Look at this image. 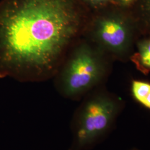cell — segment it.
<instances>
[{
    "mask_svg": "<svg viewBox=\"0 0 150 150\" xmlns=\"http://www.w3.org/2000/svg\"><path fill=\"white\" fill-rule=\"evenodd\" d=\"M88 20L80 0L0 1V79L54 78Z\"/></svg>",
    "mask_w": 150,
    "mask_h": 150,
    "instance_id": "6da1fadb",
    "label": "cell"
},
{
    "mask_svg": "<svg viewBox=\"0 0 150 150\" xmlns=\"http://www.w3.org/2000/svg\"><path fill=\"white\" fill-rule=\"evenodd\" d=\"M108 72L107 54L86 38H80L54 76V85L63 97L79 101L103 85Z\"/></svg>",
    "mask_w": 150,
    "mask_h": 150,
    "instance_id": "7a4b0ae2",
    "label": "cell"
},
{
    "mask_svg": "<svg viewBox=\"0 0 150 150\" xmlns=\"http://www.w3.org/2000/svg\"><path fill=\"white\" fill-rule=\"evenodd\" d=\"M71 119L72 140L69 150H90L110 134L123 103L99 86L83 97Z\"/></svg>",
    "mask_w": 150,
    "mask_h": 150,
    "instance_id": "3957f363",
    "label": "cell"
},
{
    "mask_svg": "<svg viewBox=\"0 0 150 150\" xmlns=\"http://www.w3.org/2000/svg\"><path fill=\"white\" fill-rule=\"evenodd\" d=\"M133 25L118 13L100 12L88 18L82 36L107 56H123L132 44Z\"/></svg>",
    "mask_w": 150,
    "mask_h": 150,
    "instance_id": "277c9868",
    "label": "cell"
},
{
    "mask_svg": "<svg viewBox=\"0 0 150 150\" xmlns=\"http://www.w3.org/2000/svg\"><path fill=\"white\" fill-rule=\"evenodd\" d=\"M137 69L147 74L150 72V38L140 41L137 44V52L131 57Z\"/></svg>",
    "mask_w": 150,
    "mask_h": 150,
    "instance_id": "5b68a950",
    "label": "cell"
},
{
    "mask_svg": "<svg viewBox=\"0 0 150 150\" xmlns=\"http://www.w3.org/2000/svg\"><path fill=\"white\" fill-rule=\"evenodd\" d=\"M131 93L134 100L142 106L150 110V83L134 80L131 83Z\"/></svg>",
    "mask_w": 150,
    "mask_h": 150,
    "instance_id": "8992f818",
    "label": "cell"
},
{
    "mask_svg": "<svg viewBox=\"0 0 150 150\" xmlns=\"http://www.w3.org/2000/svg\"><path fill=\"white\" fill-rule=\"evenodd\" d=\"M110 0H80L81 2L92 8L100 10L107 5Z\"/></svg>",
    "mask_w": 150,
    "mask_h": 150,
    "instance_id": "52a82bcc",
    "label": "cell"
},
{
    "mask_svg": "<svg viewBox=\"0 0 150 150\" xmlns=\"http://www.w3.org/2000/svg\"><path fill=\"white\" fill-rule=\"evenodd\" d=\"M145 21L146 24L150 27V0H146L145 5Z\"/></svg>",
    "mask_w": 150,
    "mask_h": 150,
    "instance_id": "ba28073f",
    "label": "cell"
},
{
    "mask_svg": "<svg viewBox=\"0 0 150 150\" xmlns=\"http://www.w3.org/2000/svg\"><path fill=\"white\" fill-rule=\"evenodd\" d=\"M120 5L123 6H128L132 5L136 0H114Z\"/></svg>",
    "mask_w": 150,
    "mask_h": 150,
    "instance_id": "9c48e42d",
    "label": "cell"
},
{
    "mask_svg": "<svg viewBox=\"0 0 150 150\" xmlns=\"http://www.w3.org/2000/svg\"><path fill=\"white\" fill-rule=\"evenodd\" d=\"M139 150L138 149H136V148H134V149H131V150Z\"/></svg>",
    "mask_w": 150,
    "mask_h": 150,
    "instance_id": "30bf717a",
    "label": "cell"
}]
</instances>
